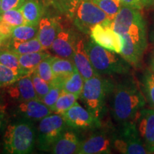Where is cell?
I'll use <instances>...</instances> for the list:
<instances>
[{
    "label": "cell",
    "instance_id": "6da1fadb",
    "mask_svg": "<svg viewBox=\"0 0 154 154\" xmlns=\"http://www.w3.org/2000/svg\"><path fill=\"white\" fill-rule=\"evenodd\" d=\"M111 94H113L111 113L120 126L134 121L146 106V100L140 86L131 76L113 84Z\"/></svg>",
    "mask_w": 154,
    "mask_h": 154
},
{
    "label": "cell",
    "instance_id": "7a4b0ae2",
    "mask_svg": "<svg viewBox=\"0 0 154 154\" xmlns=\"http://www.w3.org/2000/svg\"><path fill=\"white\" fill-rule=\"evenodd\" d=\"M92 66L99 75L128 74L131 65L118 54L99 46L91 39L85 44Z\"/></svg>",
    "mask_w": 154,
    "mask_h": 154
},
{
    "label": "cell",
    "instance_id": "3957f363",
    "mask_svg": "<svg viewBox=\"0 0 154 154\" xmlns=\"http://www.w3.org/2000/svg\"><path fill=\"white\" fill-rule=\"evenodd\" d=\"M6 151L11 154H28L34 151L36 131L32 121L22 118L9 125L4 135Z\"/></svg>",
    "mask_w": 154,
    "mask_h": 154
},
{
    "label": "cell",
    "instance_id": "277c9868",
    "mask_svg": "<svg viewBox=\"0 0 154 154\" xmlns=\"http://www.w3.org/2000/svg\"><path fill=\"white\" fill-rule=\"evenodd\" d=\"M113 83L98 75L84 80V88L80 97L86 106V109L91 114L101 121L104 113L106 96L113 89Z\"/></svg>",
    "mask_w": 154,
    "mask_h": 154
},
{
    "label": "cell",
    "instance_id": "5b68a950",
    "mask_svg": "<svg viewBox=\"0 0 154 154\" xmlns=\"http://www.w3.org/2000/svg\"><path fill=\"white\" fill-rule=\"evenodd\" d=\"M111 26L121 36L128 34L147 41L146 22L139 9L123 5L111 22Z\"/></svg>",
    "mask_w": 154,
    "mask_h": 154
},
{
    "label": "cell",
    "instance_id": "8992f818",
    "mask_svg": "<svg viewBox=\"0 0 154 154\" xmlns=\"http://www.w3.org/2000/svg\"><path fill=\"white\" fill-rule=\"evenodd\" d=\"M66 122L60 114H50L40 120L38 126L37 145L38 149L51 151L56 141L65 131Z\"/></svg>",
    "mask_w": 154,
    "mask_h": 154
},
{
    "label": "cell",
    "instance_id": "52a82bcc",
    "mask_svg": "<svg viewBox=\"0 0 154 154\" xmlns=\"http://www.w3.org/2000/svg\"><path fill=\"white\" fill-rule=\"evenodd\" d=\"M113 147L120 153L150 154L136 129L134 121L121 126L119 135H114Z\"/></svg>",
    "mask_w": 154,
    "mask_h": 154
},
{
    "label": "cell",
    "instance_id": "ba28073f",
    "mask_svg": "<svg viewBox=\"0 0 154 154\" xmlns=\"http://www.w3.org/2000/svg\"><path fill=\"white\" fill-rule=\"evenodd\" d=\"M75 22L82 30L88 31L96 24L112 21L92 0H83L77 8Z\"/></svg>",
    "mask_w": 154,
    "mask_h": 154
},
{
    "label": "cell",
    "instance_id": "9c48e42d",
    "mask_svg": "<svg viewBox=\"0 0 154 154\" xmlns=\"http://www.w3.org/2000/svg\"><path fill=\"white\" fill-rule=\"evenodd\" d=\"M111 22H108L95 25L90 30V35L99 46L120 54L124 44L123 38L111 28Z\"/></svg>",
    "mask_w": 154,
    "mask_h": 154
},
{
    "label": "cell",
    "instance_id": "30bf717a",
    "mask_svg": "<svg viewBox=\"0 0 154 154\" xmlns=\"http://www.w3.org/2000/svg\"><path fill=\"white\" fill-rule=\"evenodd\" d=\"M67 126L78 129H89L101 126V121L96 119L87 109L76 102L61 114Z\"/></svg>",
    "mask_w": 154,
    "mask_h": 154
},
{
    "label": "cell",
    "instance_id": "8fae6325",
    "mask_svg": "<svg viewBox=\"0 0 154 154\" xmlns=\"http://www.w3.org/2000/svg\"><path fill=\"white\" fill-rule=\"evenodd\" d=\"M136 129L150 154L154 153V109L143 108L134 120Z\"/></svg>",
    "mask_w": 154,
    "mask_h": 154
},
{
    "label": "cell",
    "instance_id": "7c38bea8",
    "mask_svg": "<svg viewBox=\"0 0 154 154\" xmlns=\"http://www.w3.org/2000/svg\"><path fill=\"white\" fill-rule=\"evenodd\" d=\"M114 135L99 131L80 143L79 154H108L111 153Z\"/></svg>",
    "mask_w": 154,
    "mask_h": 154
},
{
    "label": "cell",
    "instance_id": "4fadbf2b",
    "mask_svg": "<svg viewBox=\"0 0 154 154\" xmlns=\"http://www.w3.org/2000/svg\"><path fill=\"white\" fill-rule=\"evenodd\" d=\"M124 41L121 57L131 66L138 68L140 66L143 54L148 47V41L135 38L128 34L121 36Z\"/></svg>",
    "mask_w": 154,
    "mask_h": 154
},
{
    "label": "cell",
    "instance_id": "5bb4252c",
    "mask_svg": "<svg viewBox=\"0 0 154 154\" xmlns=\"http://www.w3.org/2000/svg\"><path fill=\"white\" fill-rule=\"evenodd\" d=\"M6 94L11 101L22 103L38 99L30 75H25L11 85L6 87Z\"/></svg>",
    "mask_w": 154,
    "mask_h": 154
},
{
    "label": "cell",
    "instance_id": "9a60e30c",
    "mask_svg": "<svg viewBox=\"0 0 154 154\" xmlns=\"http://www.w3.org/2000/svg\"><path fill=\"white\" fill-rule=\"evenodd\" d=\"M85 44L83 39H79L76 42L72 61L83 79L87 80L99 74L96 72L90 61Z\"/></svg>",
    "mask_w": 154,
    "mask_h": 154
},
{
    "label": "cell",
    "instance_id": "2e32d148",
    "mask_svg": "<svg viewBox=\"0 0 154 154\" xmlns=\"http://www.w3.org/2000/svg\"><path fill=\"white\" fill-rule=\"evenodd\" d=\"M52 112L53 111L39 99L19 103L17 108V113L19 116L30 121H40L44 117L51 114Z\"/></svg>",
    "mask_w": 154,
    "mask_h": 154
},
{
    "label": "cell",
    "instance_id": "e0dca14e",
    "mask_svg": "<svg viewBox=\"0 0 154 154\" xmlns=\"http://www.w3.org/2000/svg\"><path fill=\"white\" fill-rule=\"evenodd\" d=\"M61 31L57 20L44 17L41 19L38 24L37 38L44 50L50 49L54 40Z\"/></svg>",
    "mask_w": 154,
    "mask_h": 154
},
{
    "label": "cell",
    "instance_id": "ac0fdd59",
    "mask_svg": "<svg viewBox=\"0 0 154 154\" xmlns=\"http://www.w3.org/2000/svg\"><path fill=\"white\" fill-rule=\"evenodd\" d=\"M75 44L74 37L66 30H61L54 40L50 49L57 57L72 61Z\"/></svg>",
    "mask_w": 154,
    "mask_h": 154
},
{
    "label": "cell",
    "instance_id": "d6986e66",
    "mask_svg": "<svg viewBox=\"0 0 154 154\" xmlns=\"http://www.w3.org/2000/svg\"><path fill=\"white\" fill-rule=\"evenodd\" d=\"M81 142L76 135L72 131H64L61 135L51 151L55 154L78 153Z\"/></svg>",
    "mask_w": 154,
    "mask_h": 154
},
{
    "label": "cell",
    "instance_id": "ffe728a7",
    "mask_svg": "<svg viewBox=\"0 0 154 154\" xmlns=\"http://www.w3.org/2000/svg\"><path fill=\"white\" fill-rule=\"evenodd\" d=\"M49 56H50L49 54L44 50L37 52L19 55L21 74L22 76L32 74L37 68L40 62Z\"/></svg>",
    "mask_w": 154,
    "mask_h": 154
},
{
    "label": "cell",
    "instance_id": "44dd1931",
    "mask_svg": "<svg viewBox=\"0 0 154 154\" xmlns=\"http://www.w3.org/2000/svg\"><path fill=\"white\" fill-rule=\"evenodd\" d=\"M26 24L38 26L42 19V8L38 0H26L20 8Z\"/></svg>",
    "mask_w": 154,
    "mask_h": 154
},
{
    "label": "cell",
    "instance_id": "7402d4cb",
    "mask_svg": "<svg viewBox=\"0 0 154 154\" xmlns=\"http://www.w3.org/2000/svg\"><path fill=\"white\" fill-rule=\"evenodd\" d=\"M8 50L13 51L18 55L26 54L44 50L37 37L28 41H16L11 39L8 46Z\"/></svg>",
    "mask_w": 154,
    "mask_h": 154
},
{
    "label": "cell",
    "instance_id": "603a6c76",
    "mask_svg": "<svg viewBox=\"0 0 154 154\" xmlns=\"http://www.w3.org/2000/svg\"><path fill=\"white\" fill-rule=\"evenodd\" d=\"M54 78L66 79L76 70L74 63L72 60L59 57H53L51 62Z\"/></svg>",
    "mask_w": 154,
    "mask_h": 154
},
{
    "label": "cell",
    "instance_id": "cb8c5ba5",
    "mask_svg": "<svg viewBox=\"0 0 154 154\" xmlns=\"http://www.w3.org/2000/svg\"><path fill=\"white\" fill-rule=\"evenodd\" d=\"M84 79L79 72L76 70L63 81L62 91L74 94L79 98L82 95L84 88Z\"/></svg>",
    "mask_w": 154,
    "mask_h": 154
},
{
    "label": "cell",
    "instance_id": "d4e9b609",
    "mask_svg": "<svg viewBox=\"0 0 154 154\" xmlns=\"http://www.w3.org/2000/svg\"><path fill=\"white\" fill-rule=\"evenodd\" d=\"M140 88L150 108L154 109V72L146 69L140 82Z\"/></svg>",
    "mask_w": 154,
    "mask_h": 154
},
{
    "label": "cell",
    "instance_id": "484cf974",
    "mask_svg": "<svg viewBox=\"0 0 154 154\" xmlns=\"http://www.w3.org/2000/svg\"><path fill=\"white\" fill-rule=\"evenodd\" d=\"M38 26L29 24H23L14 26L11 33V39L16 41H28L37 37Z\"/></svg>",
    "mask_w": 154,
    "mask_h": 154
},
{
    "label": "cell",
    "instance_id": "4316f807",
    "mask_svg": "<svg viewBox=\"0 0 154 154\" xmlns=\"http://www.w3.org/2000/svg\"><path fill=\"white\" fill-rule=\"evenodd\" d=\"M78 99V96L74 94L62 91L52 109V111L57 114H63L74 105Z\"/></svg>",
    "mask_w": 154,
    "mask_h": 154
},
{
    "label": "cell",
    "instance_id": "83f0119b",
    "mask_svg": "<svg viewBox=\"0 0 154 154\" xmlns=\"http://www.w3.org/2000/svg\"><path fill=\"white\" fill-rule=\"evenodd\" d=\"M100 9H102L111 21L119 13L123 4L121 0H92Z\"/></svg>",
    "mask_w": 154,
    "mask_h": 154
},
{
    "label": "cell",
    "instance_id": "f1b7e54d",
    "mask_svg": "<svg viewBox=\"0 0 154 154\" xmlns=\"http://www.w3.org/2000/svg\"><path fill=\"white\" fill-rule=\"evenodd\" d=\"M22 76L0 62V88L11 85Z\"/></svg>",
    "mask_w": 154,
    "mask_h": 154
},
{
    "label": "cell",
    "instance_id": "f546056e",
    "mask_svg": "<svg viewBox=\"0 0 154 154\" xmlns=\"http://www.w3.org/2000/svg\"><path fill=\"white\" fill-rule=\"evenodd\" d=\"M0 62L21 74L19 55L14 53L13 51L10 50L0 51Z\"/></svg>",
    "mask_w": 154,
    "mask_h": 154
},
{
    "label": "cell",
    "instance_id": "4dcf8cb0",
    "mask_svg": "<svg viewBox=\"0 0 154 154\" xmlns=\"http://www.w3.org/2000/svg\"><path fill=\"white\" fill-rule=\"evenodd\" d=\"M1 17L2 20L8 23L13 27L23 24H27L20 9L6 11L1 14Z\"/></svg>",
    "mask_w": 154,
    "mask_h": 154
},
{
    "label": "cell",
    "instance_id": "1f68e13d",
    "mask_svg": "<svg viewBox=\"0 0 154 154\" xmlns=\"http://www.w3.org/2000/svg\"><path fill=\"white\" fill-rule=\"evenodd\" d=\"M52 59L53 57H51V55L45 58L40 62L35 70L38 76L49 83L51 82L54 79L52 66H51Z\"/></svg>",
    "mask_w": 154,
    "mask_h": 154
},
{
    "label": "cell",
    "instance_id": "d6a6232c",
    "mask_svg": "<svg viewBox=\"0 0 154 154\" xmlns=\"http://www.w3.org/2000/svg\"><path fill=\"white\" fill-rule=\"evenodd\" d=\"M32 77V82H33L34 89L36 94H37L38 99L42 100L44 96H46L51 88V84L50 83L46 82L43 79H42L38 75L36 74L35 71L30 74Z\"/></svg>",
    "mask_w": 154,
    "mask_h": 154
},
{
    "label": "cell",
    "instance_id": "836d02e7",
    "mask_svg": "<svg viewBox=\"0 0 154 154\" xmlns=\"http://www.w3.org/2000/svg\"><path fill=\"white\" fill-rule=\"evenodd\" d=\"M51 84V88H50L49 91L46 94V96L41 101L52 111L61 91H62V86L56 84Z\"/></svg>",
    "mask_w": 154,
    "mask_h": 154
},
{
    "label": "cell",
    "instance_id": "e575fe53",
    "mask_svg": "<svg viewBox=\"0 0 154 154\" xmlns=\"http://www.w3.org/2000/svg\"><path fill=\"white\" fill-rule=\"evenodd\" d=\"M26 0H2L1 14L10 9H20Z\"/></svg>",
    "mask_w": 154,
    "mask_h": 154
},
{
    "label": "cell",
    "instance_id": "d590c367",
    "mask_svg": "<svg viewBox=\"0 0 154 154\" xmlns=\"http://www.w3.org/2000/svg\"><path fill=\"white\" fill-rule=\"evenodd\" d=\"M13 26L9 24L5 21H0V36L3 41L5 39H7L11 36V33H12Z\"/></svg>",
    "mask_w": 154,
    "mask_h": 154
},
{
    "label": "cell",
    "instance_id": "8d00e7d4",
    "mask_svg": "<svg viewBox=\"0 0 154 154\" xmlns=\"http://www.w3.org/2000/svg\"><path fill=\"white\" fill-rule=\"evenodd\" d=\"M123 5L141 10L146 7V0H121Z\"/></svg>",
    "mask_w": 154,
    "mask_h": 154
},
{
    "label": "cell",
    "instance_id": "74e56055",
    "mask_svg": "<svg viewBox=\"0 0 154 154\" xmlns=\"http://www.w3.org/2000/svg\"><path fill=\"white\" fill-rule=\"evenodd\" d=\"M149 68L152 72H154V49L152 51L149 58Z\"/></svg>",
    "mask_w": 154,
    "mask_h": 154
},
{
    "label": "cell",
    "instance_id": "f35d334b",
    "mask_svg": "<svg viewBox=\"0 0 154 154\" xmlns=\"http://www.w3.org/2000/svg\"><path fill=\"white\" fill-rule=\"evenodd\" d=\"M149 40L150 43L154 45V24L152 26L151 30H150L149 32Z\"/></svg>",
    "mask_w": 154,
    "mask_h": 154
},
{
    "label": "cell",
    "instance_id": "ab89813d",
    "mask_svg": "<svg viewBox=\"0 0 154 154\" xmlns=\"http://www.w3.org/2000/svg\"><path fill=\"white\" fill-rule=\"evenodd\" d=\"M148 7L154 8V0H146V7Z\"/></svg>",
    "mask_w": 154,
    "mask_h": 154
},
{
    "label": "cell",
    "instance_id": "60d3db41",
    "mask_svg": "<svg viewBox=\"0 0 154 154\" xmlns=\"http://www.w3.org/2000/svg\"><path fill=\"white\" fill-rule=\"evenodd\" d=\"M2 115L0 114V129L2 128Z\"/></svg>",
    "mask_w": 154,
    "mask_h": 154
},
{
    "label": "cell",
    "instance_id": "b9f144b4",
    "mask_svg": "<svg viewBox=\"0 0 154 154\" xmlns=\"http://www.w3.org/2000/svg\"><path fill=\"white\" fill-rule=\"evenodd\" d=\"M2 42H3V40H2V38L1 36H0V47H1L2 44Z\"/></svg>",
    "mask_w": 154,
    "mask_h": 154
},
{
    "label": "cell",
    "instance_id": "7bdbcfd3",
    "mask_svg": "<svg viewBox=\"0 0 154 154\" xmlns=\"http://www.w3.org/2000/svg\"><path fill=\"white\" fill-rule=\"evenodd\" d=\"M1 6H2V0H0V14H1Z\"/></svg>",
    "mask_w": 154,
    "mask_h": 154
},
{
    "label": "cell",
    "instance_id": "ee69618b",
    "mask_svg": "<svg viewBox=\"0 0 154 154\" xmlns=\"http://www.w3.org/2000/svg\"><path fill=\"white\" fill-rule=\"evenodd\" d=\"M2 20V17H1V14H0V21Z\"/></svg>",
    "mask_w": 154,
    "mask_h": 154
},
{
    "label": "cell",
    "instance_id": "f6af8a7d",
    "mask_svg": "<svg viewBox=\"0 0 154 154\" xmlns=\"http://www.w3.org/2000/svg\"><path fill=\"white\" fill-rule=\"evenodd\" d=\"M0 102H1V94H0Z\"/></svg>",
    "mask_w": 154,
    "mask_h": 154
},
{
    "label": "cell",
    "instance_id": "bcb514c9",
    "mask_svg": "<svg viewBox=\"0 0 154 154\" xmlns=\"http://www.w3.org/2000/svg\"></svg>",
    "mask_w": 154,
    "mask_h": 154
}]
</instances>
